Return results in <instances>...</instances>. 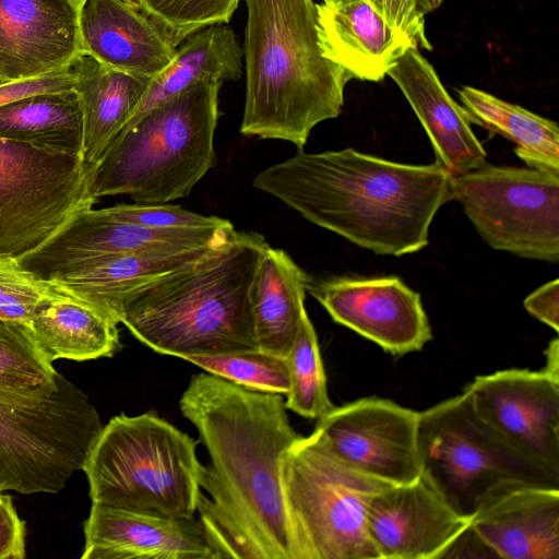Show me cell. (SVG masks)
I'll list each match as a JSON object with an SVG mask.
<instances>
[{
	"instance_id": "cell-1",
	"label": "cell",
	"mask_w": 559,
	"mask_h": 559,
	"mask_svg": "<svg viewBox=\"0 0 559 559\" xmlns=\"http://www.w3.org/2000/svg\"><path fill=\"white\" fill-rule=\"evenodd\" d=\"M179 407L210 456L197 512L217 559H294L282 463L301 435L285 396L204 372L191 377Z\"/></svg>"
},
{
	"instance_id": "cell-2",
	"label": "cell",
	"mask_w": 559,
	"mask_h": 559,
	"mask_svg": "<svg viewBox=\"0 0 559 559\" xmlns=\"http://www.w3.org/2000/svg\"><path fill=\"white\" fill-rule=\"evenodd\" d=\"M451 181L438 163H395L348 147L299 148L252 185L361 248L401 257L428 245L435 215L451 201Z\"/></svg>"
},
{
	"instance_id": "cell-3",
	"label": "cell",
	"mask_w": 559,
	"mask_h": 559,
	"mask_svg": "<svg viewBox=\"0 0 559 559\" xmlns=\"http://www.w3.org/2000/svg\"><path fill=\"white\" fill-rule=\"evenodd\" d=\"M246 98L240 132L302 148L336 118L352 78L323 56L313 0H242Z\"/></svg>"
},
{
	"instance_id": "cell-4",
	"label": "cell",
	"mask_w": 559,
	"mask_h": 559,
	"mask_svg": "<svg viewBox=\"0 0 559 559\" xmlns=\"http://www.w3.org/2000/svg\"><path fill=\"white\" fill-rule=\"evenodd\" d=\"M267 246L259 234L235 231L200 260L132 293L119 323L153 350L182 359L258 348L251 287Z\"/></svg>"
},
{
	"instance_id": "cell-5",
	"label": "cell",
	"mask_w": 559,
	"mask_h": 559,
	"mask_svg": "<svg viewBox=\"0 0 559 559\" xmlns=\"http://www.w3.org/2000/svg\"><path fill=\"white\" fill-rule=\"evenodd\" d=\"M222 84L199 81L129 121L95 168L93 198L164 204L187 197L215 164Z\"/></svg>"
},
{
	"instance_id": "cell-6",
	"label": "cell",
	"mask_w": 559,
	"mask_h": 559,
	"mask_svg": "<svg viewBox=\"0 0 559 559\" xmlns=\"http://www.w3.org/2000/svg\"><path fill=\"white\" fill-rule=\"evenodd\" d=\"M197 441L150 411L103 426L83 465L93 503L194 516L202 489Z\"/></svg>"
},
{
	"instance_id": "cell-7",
	"label": "cell",
	"mask_w": 559,
	"mask_h": 559,
	"mask_svg": "<svg viewBox=\"0 0 559 559\" xmlns=\"http://www.w3.org/2000/svg\"><path fill=\"white\" fill-rule=\"evenodd\" d=\"M282 480L294 559H379L367 507L393 484L343 461L316 430L285 452Z\"/></svg>"
},
{
	"instance_id": "cell-8",
	"label": "cell",
	"mask_w": 559,
	"mask_h": 559,
	"mask_svg": "<svg viewBox=\"0 0 559 559\" xmlns=\"http://www.w3.org/2000/svg\"><path fill=\"white\" fill-rule=\"evenodd\" d=\"M420 476L469 520L485 496L509 481L559 488V473L528 459L486 424L468 394L418 412Z\"/></svg>"
},
{
	"instance_id": "cell-9",
	"label": "cell",
	"mask_w": 559,
	"mask_h": 559,
	"mask_svg": "<svg viewBox=\"0 0 559 559\" xmlns=\"http://www.w3.org/2000/svg\"><path fill=\"white\" fill-rule=\"evenodd\" d=\"M47 392L0 396V492H57L82 469L103 425L62 374Z\"/></svg>"
},
{
	"instance_id": "cell-10",
	"label": "cell",
	"mask_w": 559,
	"mask_h": 559,
	"mask_svg": "<svg viewBox=\"0 0 559 559\" xmlns=\"http://www.w3.org/2000/svg\"><path fill=\"white\" fill-rule=\"evenodd\" d=\"M94 173L81 155L0 139V254L20 259L91 209Z\"/></svg>"
},
{
	"instance_id": "cell-11",
	"label": "cell",
	"mask_w": 559,
	"mask_h": 559,
	"mask_svg": "<svg viewBox=\"0 0 559 559\" xmlns=\"http://www.w3.org/2000/svg\"><path fill=\"white\" fill-rule=\"evenodd\" d=\"M451 200L462 205L491 248L527 259L559 261V176L485 162L452 176Z\"/></svg>"
},
{
	"instance_id": "cell-12",
	"label": "cell",
	"mask_w": 559,
	"mask_h": 559,
	"mask_svg": "<svg viewBox=\"0 0 559 559\" xmlns=\"http://www.w3.org/2000/svg\"><path fill=\"white\" fill-rule=\"evenodd\" d=\"M234 225L210 228H153L109 217L102 209L73 216L37 249L17 259L26 271L44 281L79 271L108 254L147 249H193L225 242Z\"/></svg>"
},
{
	"instance_id": "cell-13",
	"label": "cell",
	"mask_w": 559,
	"mask_h": 559,
	"mask_svg": "<svg viewBox=\"0 0 559 559\" xmlns=\"http://www.w3.org/2000/svg\"><path fill=\"white\" fill-rule=\"evenodd\" d=\"M418 412L379 397L334 406L314 430L330 449L358 471L402 485L420 476Z\"/></svg>"
},
{
	"instance_id": "cell-14",
	"label": "cell",
	"mask_w": 559,
	"mask_h": 559,
	"mask_svg": "<svg viewBox=\"0 0 559 559\" xmlns=\"http://www.w3.org/2000/svg\"><path fill=\"white\" fill-rule=\"evenodd\" d=\"M464 391L476 414L522 454L559 473V380L543 370L476 377Z\"/></svg>"
},
{
	"instance_id": "cell-15",
	"label": "cell",
	"mask_w": 559,
	"mask_h": 559,
	"mask_svg": "<svg viewBox=\"0 0 559 559\" xmlns=\"http://www.w3.org/2000/svg\"><path fill=\"white\" fill-rule=\"evenodd\" d=\"M308 290L335 322L394 356L420 350L432 338L420 295L396 276L336 277Z\"/></svg>"
},
{
	"instance_id": "cell-16",
	"label": "cell",
	"mask_w": 559,
	"mask_h": 559,
	"mask_svg": "<svg viewBox=\"0 0 559 559\" xmlns=\"http://www.w3.org/2000/svg\"><path fill=\"white\" fill-rule=\"evenodd\" d=\"M366 523L379 559H439L469 520L419 476L377 493Z\"/></svg>"
},
{
	"instance_id": "cell-17",
	"label": "cell",
	"mask_w": 559,
	"mask_h": 559,
	"mask_svg": "<svg viewBox=\"0 0 559 559\" xmlns=\"http://www.w3.org/2000/svg\"><path fill=\"white\" fill-rule=\"evenodd\" d=\"M83 52L70 0H0V78L16 81L71 66Z\"/></svg>"
},
{
	"instance_id": "cell-18",
	"label": "cell",
	"mask_w": 559,
	"mask_h": 559,
	"mask_svg": "<svg viewBox=\"0 0 559 559\" xmlns=\"http://www.w3.org/2000/svg\"><path fill=\"white\" fill-rule=\"evenodd\" d=\"M469 525L498 558L559 559V488L501 484L485 496Z\"/></svg>"
},
{
	"instance_id": "cell-19",
	"label": "cell",
	"mask_w": 559,
	"mask_h": 559,
	"mask_svg": "<svg viewBox=\"0 0 559 559\" xmlns=\"http://www.w3.org/2000/svg\"><path fill=\"white\" fill-rule=\"evenodd\" d=\"M83 559H217L199 519L93 503Z\"/></svg>"
},
{
	"instance_id": "cell-20",
	"label": "cell",
	"mask_w": 559,
	"mask_h": 559,
	"mask_svg": "<svg viewBox=\"0 0 559 559\" xmlns=\"http://www.w3.org/2000/svg\"><path fill=\"white\" fill-rule=\"evenodd\" d=\"M388 75L396 83L424 127L436 163L452 176L481 166L487 153L463 108L449 95L432 64L408 47Z\"/></svg>"
},
{
	"instance_id": "cell-21",
	"label": "cell",
	"mask_w": 559,
	"mask_h": 559,
	"mask_svg": "<svg viewBox=\"0 0 559 559\" xmlns=\"http://www.w3.org/2000/svg\"><path fill=\"white\" fill-rule=\"evenodd\" d=\"M79 31L83 52L148 79L170 63L177 49L156 22L124 0H86L79 9Z\"/></svg>"
},
{
	"instance_id": "cell-22",
	"label": "cell",
	"mask_w": 559,
	"mask_h": 559,
	"mask_svg": "<svg viewBox=\"0 0 559 559\" xmlns=\"http://www.w3.org/2000/svg\"><path fill=\"white\" fill-rule=\"evenodd\" d=\"M317 15L323 56L352 79L381 81L404 51L415 46L369 0L317 3Z\"/></svg>"
},
{
	"instance_id": "cell-23",
	"label": "cell",
	"mask_w": 559,
	"mask_h": 559,
	"mask_svg": "<svg viewBox=\"0 0 559 559\" xmlns=\"http://www.w3.org/2000/svg\"><path fill=\"white\" fill-rule=\"evenodd\" d=\"M70 67L82 115V158L96 168L139 108L152 79L115 70L85 52Z\"/></svg>"
},
{
	"instance_id": "cell-24",
	"label": "cell",
	"mask_w": 559,
	"mask_h": 559,
	"mask_svg": "<svg viewBox=\"0 0 559 559\" xmlns=\"http://www.w3.org/2000/svg\"><path fill=\"white\" fill-rule=\"evenodd\" d=\"M219 245L103 255L79 271L49 282L60 290L98 307L119 323L122 304L132 293L156 278L192 264Z\"/></svg>"
},
{
	"instance_id": "cell-25",
	"label": "cell",
	"mask_w": 559,
	"mask_h": 559,
	"mask_svg": "<svg viewBox=\"0 0 559 559\" xmlns=\"http://www.w3.org/2000/svg\"><path fill=\"white\" fill-rule=\"evenodd\" d=\"M311 277L282 249L264 250L251 287L258 348L286 357L305 309Z\"/></svg>"
},
{
	"instance_id": "cell-26",
	"label": "cell",
	"mask_w": 559,
	"mask_h": 559,
	"mask_svg": "<svg viewBox=\"0 0 559 559\" xmlns=\"http://www.w3.org/2000/svg\"><path fill=\"white\" fill-rule=\"evenodd\" d=\"M28 326L51 361L110 357L121 347L118 322L110 314L57 286L36 309Z\"/></svg>"
},
{
	"instance_id": "cell-27",
	"label": "cell",
	"mask_w": 559,
	"mask_h": 559,
	"mask_svg": "<svg viewBox=\"0 0 559 559\" xmlns=\"http://www.w3.org/2000/svg\"><path fill=\"white\" fill-rule=\"evenodd\" d=\"M242 47L226 24H216L186 37L170 63L156 76L131 120L202 80L237 81L243 69Z\"/></svg>"
},
{
	"instance_id": "cell-28",
	"label": "cell",
	"mask_w": 559,
	"mask_h": 559,
	"mask_svg": "<svg viewBox=\"0 0 559 559\" xmlns=\"http://www.w3.org/2000/svg\"><path fill=\"white\" fill-rule=\"evenodd\" d=\"M468 121L515 144V154L531 168L559 176V126L483 90L457 91Z\"/></svg>"
},
{
	"instance_id": "cell-29",
	"label": "cell",
	"mask_w": 559,
	"mask_h": 559,
	"mask_svg": "<svg viewBox=\"0 0 559 559\" xmlns=\"http://www.w3.org/2000/svg\"><path fill=\"white\" fill-rule=\"evenodd\" d=\"M0 139L82 156V115L75 91L35 94L1 106Z\"/></svg>"
},
{
	"instance_id": "cell-30",
	"label": "cell",
	"mask_w": 559,
	"mask_h": 559,
	"mask_svg": "<svg viewBox=\"0 0 559 559\" xmlns=\"http://www.w3.org/2000/svg\"><path fill=\"white\" fill-rule=\"evenodd\" d=\"M56 373L28 324L0 319V396L50 391Z\"/></svg>"
},
{
	"instance_id": "cell-31",
	"label": "cell",
	"mask_w": 559,
	"mask_h": 559,
	"mask_svg": "<svg viewBox=\"0 0 559 559\" xmlns=\"http://www.w3.org/2000/svg\"><path fill=\"white\" fill-rule=\"evenodd\" d=\"M289 390L285 395L287 409L310 419L328 414L332 404L316 330L304 311L298 330L286 356Z\"/></svg>"
},
{
	"instance_id": "cell-32",
	"label": "cell",
	"mask_w": 559,
	"mask_h": 559,
	"mask_svg": "<svg viewBox=\"0 0 559 559\" xmlns=\"http://www.w3.org/2000/svg\"><path fill=\"white\" fill-rule=\"evenodd\" d=\"M185 360L235 384L285 396L289 390L286 357L259 348L216 355L189 356Z\"/></svg>"
},
{
	"instance_id": "cell-33",
	"label": "cell",
	"mask_w": 559,
	"mask_h": 559,
	"mask_svg": "<svg viewBox=\"0 0 559 559\" xmlns=\"http://www.w3.org/2000/svg\"><path fill=\"white\" fill-rule=\"evenodd\" d=\"M156 22L178 46L211 25L227 24L240 0H124Z\"/></svg>"
},
{
	"instance_id": "cell-34",
	"label": "cell",
	"mask_w": 559,
	"mask_h": 559,
	"mask_svg": "<svg viewBox=\"0 0 559 559\" xmlns=\"http://www.w3.org/2000/svg\"><path fill=\"white\" fill-rule=\"evenodd\" d=\"M55 292L52 282L26 271L17 259L0 254V319L28 324L36 309Z\"/></svg>"
},
{
	"instance_id": "cell-35",
	"label": "cell",
	"mask_w": 559,
	"mask_h": 559,
	"mask_svg": "<svg viewBox=\"0 0 559 559\" xmlns=\"http://www.w3.org/2000/svg\"><path fill=\"white\" fill-rule=\"evenodd\" d=\"M102 210L115 219L153 228H210L230 223L225 218L198 214L166 203L117 204Z\"/></svg>"
},
{
	"instance_id": "cell-36",
	"label": "cell",
	"mask_w": 559,
	"mask_h": 559,
	"mask_svg": "<svg viewBox=\"0 0 559 559\" xmlns=\"http://www.w3.org/2000/svg\"><path fill=\"white\" fill-rule=\"evenodd\" d=\"M384 19L418 48L431 49L426 36L425 16L443 0H369Z\"/></svg>"
},
{
	"instance_id": "cell-37",
	"label": "cell",
	"mask_w": 559,
	"mask_h": 559,
	"mask_svg": "<svg viewBox=\"0 0 559 559\" xmlns=\"http://www.w3.org/2000/svg\"><path fill=\"white\" fill-rule=\"evenodd\" d=\"M74 82L71 67H68L36 78L1 83L0 107L35 94L73 90Z\"/></svg>"
},
{
	"instance_id": "cell-38",
	"label": "cell",
	"mask_w": 559,
	"mask_h": 559,
	"mask_svg": "<svg viewBox=\"0 0 559 559\" xmlns=\"http://www.w3.org/2000/svg\"><path fill=\"white\" fill-rule=\"evenodd\" d=\"M25 557V530L11 498L0 492V559Z\"/></svg>"
},
{
	"instance_id": "cell-39",
	"label": "cell",
	"mask_w": 559,
	"mask_h": 559,
	"mask_svg": "<svg viewBox=\"0 0 559 559\" xmlns=\"http://www.w3.org/2000/svg\"><path fill=\"white\" fill-rule=\"evenodd\" d=\"M523 305L533 317L556 332L559 331V281L557 278L530 294Z\"/></svg>"
},
{
	"instance_id": "cell-40",
	"label": "cell",
	"mask_w": 559,
	"mask_h": 559,
	"mask_svg": "<svg viewBox=\"0 0 559 559\" xmlns=\"http://www.w3.org/2000/svg\"><path fill=\"white\" fill-rule=\"evenodd\" d=\"M547 376L559 380V342L555 337L546 349V365L542 369Z\"/></svg>"
},
{
	"instance_id": "cell-41",
	"label": "cell",
	"mask_w": 559,
	"mask_h": 559,
	"mask_svg": "<svg viewBox=\"0 0 559 559\" xmlns=\"http://www.w3.org/2000/svg\"><path fill=\"white\" fill-rule=\"evenodd\" d=\"M78 9H80L86 0H70Z\"/></svg>"
},
{
	"instance_id": "cell-42",
	"label": "cell",
	"mask_w": 559,
	"mask_h": 559,
	"mask_svg": "<svg viewBox=\"0 0 559 559\" xmlns=\"http://www.w3.org/2000/svg\"><path fill=\"white\" fill-rule=\"evenodd\" d=\"M347 0H323L324 3H329V4H337V3H342V2H345Z\"/></svg>"
},
{
	"instance_id": "cell-43",
	"label": "cell",
	"mask_w": 559,
	"mask_h": 559,
	"mask_svg": "<svg viewBox=\"0 0 559 559\" xmlns=\"http://www.w3.org/2000/svg\"><path fill=\"white\" fill-rule=\"evenodd\" d=\"M4 82H5V81H3V80L0 78V84H1V83H4Z\"/></svg>"
}]
</instances>
